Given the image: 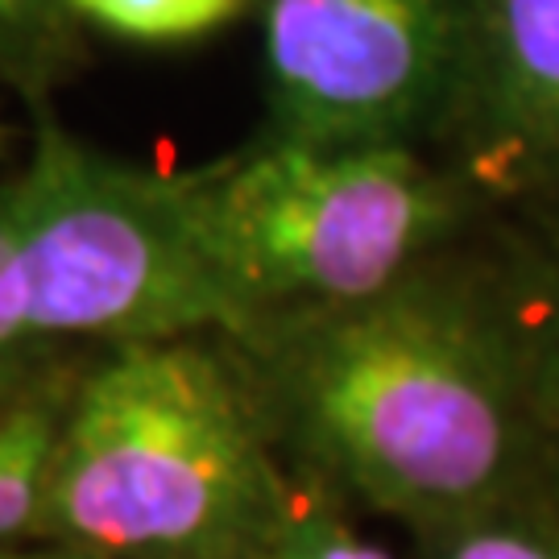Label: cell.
I'll return each instance as SVG.
<instances>
[{"instance_id": "obj_15", "label": "cell", "mask_w": 559, "mask_h": 559, "mask_svg": "<svg viewBox=\"0 0 559 559\" xmlns=\"http://www.w3.org/2000/svg\"><path fill=\"white\" fill-rule=\"evenodd\" d=\"M13 145H17V133H13L9 124H0V162L13 154Z\"/></svg>"}, {"instance_id": "obj_10", "label": "cell", "mask_w": 559, "mask_h": 559, "mask_svg": "<svg viewBox=\"0 0 559 559\" xmlns=\"http://www.w3.org/2000/svg\"><path fill=\"white\" fill-rule=\"evenodd\" d=\"M261 559H390L378 543H369L360 531H353L336 506L320 493H307L290 501L286 519L274 531Z\"/></svg>"}, {"instance_id": "obj_5", "label": "cell", "mask_w": 559, "mask_h": 559, "mask_svg": "<svg viewBox=\"0 0 559 559\" xmlns=\"http://www.w3.org/2000/svg\"><path fill=\"white\" fill-rule=\"evenodd\" d=\"M270 133L390 145L464 87V0H261Z\"/></svg>"}, {"instance_id": "obj_7", "label": "cell", "mask_w": 559, "mask_h": 559, "mask_svg": "<svg viewBox=\"0 0 559 559\" xmlns=\"http://www.w3.org/2000/svg\"><path fill=\"white\" fill-rule=\"evenodd\" d=\"M83 25L71 0H0V87L29 108L83 62Z\"/></svg>"}, {"instance_id": "obj_13", "label": "cell", "mask_w": 559, "mask_h": 559, "mask_svg": "<svg viewBox=\"0 0 559 559\" xmlns=\"http://www.w3.org/2000/svg\"><path fill=\"white\" fill-rule=\"evenodd\" d=\"M547 385H551V406H556V419H559V295L556 307H551V323H547Z\"/></svg>"}, {"instance_id": "obj_9", "label": "cell", "mask_w": 559, "mask_h": 559, "mask_svg": "<svg viewBox=\"0 0 559 559\" xmlns=\"http://www.w3.org/2000/svg\"><path fill=\"white\" fill-rule=\"evenodd\" d=\"M75 17L100 34L145 46L195 41L249 9V0H71Z\"/></svg>"}, {"instance_id": "obj_4", "label": "cell", "mask_w": 559, "mask_h": 559, "mask_svg": "<svg viewBox=\"0 0 559 559\" xmlns=\"http://www.w3.org/2000/svg\"><path fill=\"white\" fill-rule=\"evenodd\" d=\"M195 216L224 286L253 323L353 307L415 274L456 221L452 187L402 145H320L265 133L191 170Z\"/></svg>"}, {"instance_id": "obj_3", "label": "cell", "mask_w": 559, "mask_h": 559, "mask_svg": "<svg viewBox=\"0 0 559 559\" xmlns=\"http://www.w3.org/2000/svg\"><path fill=\"white\" fill-rule=\"evenodd\" d=\"M224 336L253 323L224 286L195 216L191 170L104 154L34 108L17 170V228L0 258V348L34 357L62 340Z\"/></svg>"}, {"instance_id": "obj_14", "label": "cell", "mask_w": 559, "mask_h": 559, "mask_svg": "<svg viewBox=\"0 0 559 559\" xmlns=\"http://www.w3.org/2000/svg\"><path fill=\"white\" fill-rule=\"evenodd\" d=\"M0 559H100V556H87V551L62 547V543H50L46 551H25V547H13V543H0Z\"/></svg>"}, {"instance_id": "obj_2", "label": "cell", "mask_w": 559, "mask_h": 559, "mask_svg": "<svg viewBox=\"0 0 559 559\" xmlns=\"http://www.w3.org/2000/svg\"><path fill=\"white\" fill-rule=\"evenodd\" d=\"M265 390L200 336L108 344L59 411L34 535L100 559H261L295 485Z\"/></svg>"}, {"instance_id": "obj_12", "label": "cell", "mask_w": 559, "mask_h": 559, "mask_svg": "<svg viewBox=\"0 0 559 559\" xmlns=\"http://www.w3.org/2000/svg\"><path fill=\"white\" fill-rule=\"evenodd\" d=\"M13 228H17V175L0 182V258L13 240Z\"/></svg>"}, {"instance_id": "obj_8", "label": "cell", "mask_w": 559, "mask_h": 559, "mask_svg": "<svg viewBox=\"0 0 559 559\" xmlns=\"http://www.w3.org/2000/svg\"><path fill=\"white\" fill-rule=\"evenodd\" d=\"M59 411L50 402L0 406V543L34 535L59 440Z\"/></svg>"}, {"instance_id": "obj_11", "label": "cell", "mask_w": 559, "mask_h": 559, "mask_svg": "<svg viewBox=\"0 0 559 559\" xmlns=\"http://www.w3.org/2000/svg\"><path fill=\"white\" fill-rule=\"evenodd\" d=\"M431 559H559V539L522 522H501L498 510L436 531Z\"/></svg>"}, {"instance_id": "obj_6", "label": "cell", "mask_w": 559, "mask_h": 559, "mask_svg": "<svg viewBox=\"0 0 559 559\" xmlns=\"http://www.w3.org/2000/svg\"><path fill=\"white\" fill-rule=\"evenodd\" d=\"M485 133L559 170V0H464V87Z\"/></svg>"}, {"instance_id": "obj_1", "label": "cell", "mask_w": 559, "mask_h": 559, "mask_svg": "<svg viewBox=\"0 0 559 559\" xmlns=\"http://www.w3.org/2000/svg\"><path fill=\"white\" fill-rule=\"evenodd\" d=\"M274 423L323 473L419 526L498 510L522 460L519 365L498 320L419 274L265 328Z\"/></svg>"}]
</instances>
